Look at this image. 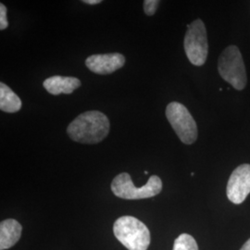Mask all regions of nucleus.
Segmentation results:
<instances>
[{"label":"nucleus","mask_w":250,"mask_h":250,"mask_svg":"<svg viewBox=\"0 0 250 250\" xmlns=\"http://www.w3.org/2000/svg\"><path fill=\"white\" fill-rule=\"evenodd\" d=\"M109 121L99 110L85 111L75 118L67 128L70 138L81 144L100 143L109 133Z\"/></svg>","instance_id":"obj_1"},{"label":"nucleus","mask_w":250,"mask_h":250,"mask_svg":"<svg viewBox=\"0 0 250 250\" xmlns=\"http://www.w3.org/2000/svg\"><path fill=\"white\" fill-rule=\"evenodd\" d=\"M113 232L117 239L127 250H146L150 245V232L138 219L123 216L114 223Z\"/></svg>","instance_id":"obj_2"},{"label":"nucleus","mask_w":250,"mask_h":250,"mask_svg":"<svg viewBox=\"0 0 250 250\" xmlns=\"http://www.w3.org/2000/svg\"><path fill=\"white\" fill-rule=\"evenodd\" d=\"M111 190L120 198L130 200L144 199L159 195L162 190V182L159 176L152 175L145 186L135 188L130 174L123 172L113 179Z\"/></svg>","instance_id":"obj_3"},{"label":"nucleus","mask_w":250,"mask_h":250,"mask_svg":"<svg viewBox=\"0 0 250 250\" xmlns=\"http://www.w3.org/2000/svg\"><path fill=\"white\" fill-rule=\"evenodd\" d=\"M218 70L222 78L236 90H243L248 82L241 52L236 45H229L221 54Z\"/></svg>","instance_id":"obj_4"},{"label":"nucleus","mask_w":250,"mask_h":250,"mask_svg":"<svg viewBox=\"0 0 250 250\" xmlns=\"http://www.w3.org/2000/svg\"><path fill=\"white\" fill-rule=\"evenodd\" d=\"M188 26L184 41L185 51L190 62L195 66H202L208 53L205 24L200 19H197Z\"/></svg>","instance_id":"obj_5"},{"label":"nucleus","mask_w":250,"mask_h":250,"mask_svg":"<svg viewBox=\"0 0 250 250\" xmlns=\"http://www.w3.org/2000/svg\"><path fill=\"white\" fill-rule=\"evenodd\" d=\"M166 117L179 139L186 145H192L197 138V125L188 108L179 102H170L166 107Z\"/></svg>","instance_id":"obj_6"},{"label":"nucleus","mask_w":250,"mask_h":250,"mask_svg":"<svg viewBox=\"0 0 250 250\" xmlns=\"http://www.w3.org/2000/svg\"><path fill=\"white\" fill-rule=\"evenodd\" d=\"M250 194V165L242 164L233 170L229 178L226 195L233 204H241Z\"/></svg>","instance_id":"obj_7"},{"label":"nucleus","mask_w":250,"mask_h":250,"mask_svg":"<svg viewBox=\"0 0 250 250\" xmlns=\"http://www.w3.org/2000/svg\"><path fill=\"white\" fill-rule=\"evenodd\" d=\"M125 64V56L121 53L95 54L85 61V65L91 72L101 75L116 72Z\"/></svg>","instance_id":"obj_8"},{"label":"nucleus","mask_w":250,"mask_h":250,"mask_svg":"<svg viewBox=\"0 0 250 250\" xmlns=\"http://www.w3.org/2000/svg\"><path fill=\"white\" fill-rule=\"evenodd\" d=\"M81 81L76 77L67 76H51L45 79L43 83L45 89L51 95L58 96L61 94L70 95L74 90L81 86Z\"/></svg>","instance_id":"obj_9"},{"label":"nucleus","mask_w":250,"mask_h":250,"mask_svg":"<svg viewBox=\"0 0 250 250\" xmlns=\"http://www.w3.org/2000/svg\"><path fill=\"white\" fill-rule=\"evenodd\" d=\"M22 227L16 220L9 219L0 224V250H8L13 247L21 238Z\"/></svg>","instance_id":"obj_10"},{"label":"nucleus","mask_w":250,"mask_h":250,"mask_svg":"<svg viewBox=\"0 0 250 250\" xmlns=\"http://www.w3.org/2000/svg\"><path fill=\"white\" fill-rule=\"evenodd\" d=\"M21 108V100L4 83H0V109L4 112L15 113Z\"/></svg>","instance_id":"obj_11"},{"label":"nucleus","mask_w":250,"mask_h":250,"mask_svg":"<svg viewBox=\"0 0 250 250\" xmlns=\"http://www.w3.org/2000/svg\"><path fill=\"white\" fill-rule=\"evenodd\" d=\"M172 250H198V247L193 236L188 233H182L175 239Z\"/></svg>","instance_id":"obj_12"},{"label":"nucleus","mask_w":250,"mask_h":250,"mask_svg":"<svg viewBox=\"0 0 250 250\" xmlns=\"http://www.w3.org/2000/svg\"><path fill=\"white\" fill-rule=\"evenodd\" d=\"M160 1L158 0H145L144 1V10L147 16H152L156 13Z\"/></svg>","instance_id":"obj_13"},{"label":"nucleus","mask_w":250,"mask_h":250,"mask_svg":"<svg viewBox=\"0 0 250 250\" xmlns=\"http://www.w3.org/2000/svg\"><path fill=\"white\" fill-rule=\"evenodd\" d=\"M7 8L4 4H0V30L3 31L9 26V21L7 18Z\"/></svg>","instance_id":"obj_14"},{"label":"nucleus","mask_w":250,"mask_h":250,"mask_svg":"<svg viewBox=\"0 0 250 250\" xmlns=\"http://www.w3.org/2000/svg\"><path fill=\"white\" fill-rule=\"evenodd\" d=\"M83 2L87 5H98V4H100L102 1L101 0H83Z\"/></svg>","instance_id":"obj_15"},{"label":"nucleus","mask_w":250,"mask_h":250,"mask_svg":"<svg viewBox=\"0 0 250 250\" xmlns=\"http://www.w3.org/2000/svg\"><path fill=\"white\" fill-rule=\"evenodd\" d=\"M240 250H250V239H249L248 241L245 243V245L242 247V249Z\"/></svg>","instance_id":"obj_16"}]
</instances>
